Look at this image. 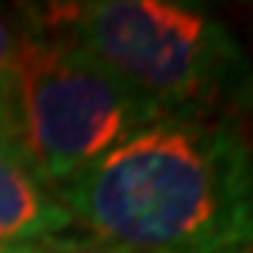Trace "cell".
Here are the masks:
<instances>
[{"instance_id":"9c48e42d","label":"cell","mask_w":253,"mask_h":253,"mask_svg":"<svg viewBox=\"0 0 253 253\" xmlns=\"http://www.w3.org/2000/svg\"><path fill=\"white\" fill-rule=\"evenodd\" d=\"M247 253H253V247H250V250H247Z\"/></svg>"},{"instance_id":"5b68a950","label":"cell","mask_w":253,"mask_h":253,"mask_svg":"<svg viewBox=\"0 0 253 253\" xmlns=\"http://www.w3.org/2000/svg\"><path fill=\"white\" fill-rule=\"evenodd\" d=\"M19 43H22V31L12 28L9 19L0 9V98H6V88L15 70V58H19Z\"/></svg>"},{"instance_id":"3957f363","label":"cell","mask_w":253,"mask_h":253,"mask_svg":"<svg viewBox=\"0 0 253 253\" xmlns=\"http://www.w3.org/2000/svg\"><path fill=\"white\" fill-rule=\"evenodd\" d=\"M159 116L88 52L25 22L6 128L52 192Z\"/></svg>"},{"instance_id":"277c9868","label":"cell","mask_w":253,"mask_h":253,"mask_svg":"<svg viewBox=\"0 0 253 253\" xmlns=\"http://www.w3.org/2000/svg\"><path fill=\"white\" fill-rule=\"evenodd\" d=\"M70 216L22 147L0 122V253H40L43 241L70 232Z\"/></svg>"},{"instance_id":"8992f818","label":"cell","mask_w":253,"mask_h":253,"mask_svg":"<svg viewBox=\"0 0 253 253\" xmlns=\"http://www.w3.org/2000/svg\"><path fill=\"white\" fill-rule=\"evenodd\" d=\"M40 253H113V250L101 247L98 241L85 238L80 232H64V235H55V238L43 241Z\"/></svg>"},{"instance_id":"7a4b0ae2","label":"cell","mask_w":253,"mask_h":253,"mask_svg":"<svg viewBox=\"0 0 253 253\" xmlns=\"http://www.w3.org/2000/svg\"><path fill=\"white\" fill-rule=\"evenodd\" d=\"M25 22L88 52L159 113L223 110L250 92V61L232 31L177 0H83L25 6Z\"/></svg>"},{"instance_id":"6da1fadb","label":"cell","mask_w":253,"mask_h":253,"mask_svg":"<svg viewBox=\"0 0 253 253\" xmlns=\"http://www.w3.org/2000/svg\"><path fill=\"white\" fill-rule=\"evenodd\" d=\"M70 226L113 253H247L253 198L235 113H165L55 189Z\"/></svg>"},{"instance_id":"ba28073f","label":"cell","mask_w":253,"mask_h":253,"mask_svg":"<svg viewBox=\"0 0 253 253\" xmlns=\"http://www.w3.org/2000/svg\"><path fill=\"white\" fill-rule=\"evenodd\" d=\"M6 119V98H0V122Z\"/></svg>"},{"instance_id":"52a82bcc","label":"cell","mask_w":253,"mask_h":253,"mask_svg":"<svg viewBox=\"0 0 253 253\" xmlns=\"http://www.w3.org/2000/svg\"><path fill=\"white\" fill-rule=\"evenodd\" d=\"M247 137V174H250V198H253V128H244Z\"/></svg>"}]
</instances>
